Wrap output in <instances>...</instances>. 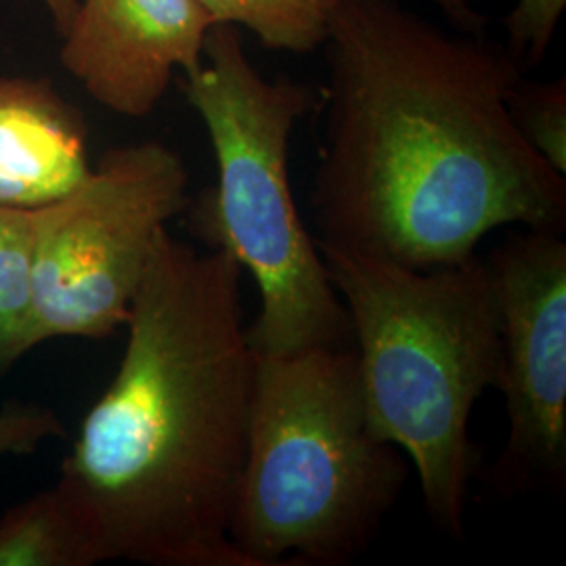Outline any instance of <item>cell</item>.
I'll use <instances>...</instances> for the list:
<instances>
[{"label": "cell", "instance_id": "9a60e30c", "mask_svg": "<svg viewBox=\"0 0 566 566\" xmlns=\"http://www.w3.org/2000/svg\"><path fill=\"white\" fill-rule=\"evenodd\" d=\"M63 437L60 416L39 403H9L0 409V455H28Z\"/></svg>", "mask_w": 566, "mask_h": 566}, {"label": "cell", "instance_id": "ba28073f", "mask_svg": "<svg viewBox=\"0 0 566 566\" xmlns=\"http://www.w3.org/2000/svg\"><path fill=\"white\" fill-rule=\"evenodd\" d=\"M212 25L198 0H78L61 32V63L99 105L143 118L177 70L202 63Z\"/></svg>", "mask_w": 566, "mask_h": 566}, {"label": "cell", "instance_id": "52a82bcc", "mask_svg": "<svg viewBox=\"0 0 566 566\" xmlns=\"http://www.w3.org/2000/svg\"><path fill=\"white\" fill-rule=\"evenodd\" d=\"M500 340L495 388L507 441L495 481L512 491H565L566 243L560 233H516L485 259Z\"/></svg>", "mask_w": 566, "mask_h": 566}, {"label": "cell", "instance_id": "2e32d148", "mask_svg": "<svg viewBox=\"0 0 566 566\" xmlns=\"http://www.w3.org/2000/svg\"><path fill=\"white\" fill-rule=\"evenodd\" d=\"M443 15L446 20L462 32H472V34H483L485 30V15L472 4V0H430Z\"/></svg>", "mask_w": 566, "mask_h": 566}, {"label": "cell", "instance_id": "277c9868", "mask_svg": "<svg viewBox=\"0 0 566 566\" xmlns=\"http://www.w3.org/2000/svg\"><path fill=\"white\" fill-rule=\"evenodd\" d=\"M231 544L245 566H344L397 504L407 462L365 407L348 346L256 355Z\"/></svg>", "mask_w": 566, "mask_h": 566}, {"label": "cell", "instance_id": "7a4b0ae2", "mask_svg": "<svg viewBox=\"0 0 566 566\" xmlns=\"http://www.w3.org/2000/svg\"><path fill=\"white\" fill-rule=\"evenodd\" d=\"M242 273L168 229L156 243L118 371L55 485L95 565L245 566L231 544L256 369Z\"/></svg>", "mask_w": 566, "mask_h": 566}, {"label": "cell", "instance_id": "5bb4252c", "mask_svg": "<svg viewBox=\"0 0 566 566\" xmlns=\"http://www.w3.org/2000/svg\"><path fill=\"white\" fill-rule=\"evenodd\" d=\"M566 0H516L507 15V51L523 67L537 65L546 57Z\"/></svg>", "mask_w": 566, "mask_h": 566}, {"label": "cell", "instance_id": "4fadbf2b", "mask_svg": "<svg viewBox=\"0 0 566 566\" xmlns=\"http://www.w3.org/2000/svg\"><path fill=\"white\" fill-rule=\"evenodd\" d=\"M510 112L526 143L556 172L566 175V82H521L510 95Z\"/></svg>", "mask_w": 566, "mask_h": 566}, {"label": "cell", "instance_id": "9c48e42d", "mask_svg": "<svg viewBox=\"0 0 566 566\" xmlns=\"http://www.w3.org/2000/svg\"><path fill=\"white\" fill-rule=\"evenodd\" d=\"M91 168L81 112L46 81L0 74V206L53 203Z\"/></svg>", "mask_w": 566, "mask_h": 566}, {"label": "cell", "instance_id": "5b68a950", "mask_svg": "<svg viewBox=\"0 0 566 566\" xmlns=\"http://www.w3.org/2000/svg\"><path fill=\"white\" fill-rule=\"evenodd\" d=\"M187 102L200 114L217 160V185L191 224L212 250L229 252L261 294L245 336L256 355L353 344L348 313L308 235L290 182V143L315 93L252 65L233 25L217 23L202 63L185 74Z\"/></svg>", "mask_w": 566, "mask_h": 566}, {"label": "cell", "instance_id": "e0dca14e", "mask_svg": "<svg viewBox=\"0 0 566 566\" xmlns=\"http://www.w3.org/2000/svg\"><path fill=\"white\" fill-rule=\"evenodd\" d=\"M76 2H78V0H42V4H44L46 11L51 13L55 25L60 28V32H63L65 25L72 20V15H74V11H76Z\"/></svg>", "mask_w": 566, "mask_h": 566}, {"label": "cell", "instance_id": "8992f818", "mask_svg": "<svg viewBox=\"0 0 566 566\" xmlns=\"http://www.w3.org/2000/svg\"><path fill=\"white\" fill-rule=\"evenodd\" d=\"M177 151L145 142L109 149L86 179L36 208L30 306L34 344L102 340L126 325L168 223L189 206Z\"/></svg>", "mask_w": 566, "mask_h": 566}, {"label": "cell", "instance_id": "30bf717a", "mask_svg": "<svg viewBox=\"0 0 566 566\" xmlns=\"http://www.w3.org/2000/svg\"><path fill=\"white\" fill-rule=\"evenodd\" d=\"M74 516L55 486L0 516V566H93Z\"/></svg>", "mask_w": 566, "mask_h": 566}, {"label": "cell", "instance_id": "8fae6325", "mask_svg": "<svg viewBox=\"0 0 566 566\" xmlns=\"http://www.w3.org/2000/svg\"><path fill=\"white\" fill-rule=\"evenodd\" d=\"M36 210L0 206V376L36 348L30 263Z\"/></svg>", "mask_w": 566, "mask_h": 566}, {"label": "cell", "instance_id": "3957f363", "mask_svg": "<svg viewBox=\"0 0 566 566\" xmlns=\"http://www.w3.org/2000/svg\"><path fill=\"white\" fill-rule=\"evenodd\" d=\"M317 248L348 313L369 420L413 462L430 521L462 537L476 460L470 416L500 371L485 259L409 269Z\"/></svg>", "mask_w": 566, "mask_h": 566}, {"label": "cell", "instance_id": "7c38bea8", "mask_svg": "<svg viewBox=\"0 0 566 566\" xmlns=\"http://www.w3.org/2000/svg\"><path fill=\"white\" fill-rule=\"evenodd\" d=\"M214 23L242 25L264 46L311 53L324 46L338 0H198Z\"/></svg>", "mask_w": 566, "mask_h": 566}, {"label": "cell", "instance_id": "6da1fadb", "mask_svg": "<svg viewBox=\"0 0 566 566\" xmlns=\"http://www.w3.org/2000/svg\"><path fill=\"white\" fill-rule=\"evenodd\" d=\"M324 46L315 242L432 269L474 256L506 224L565 231V175L510 112L523 65L507 46L397 0H338Z\"/></svg>", "mask_w": 566, "mask_h": 566}]
</instances>
